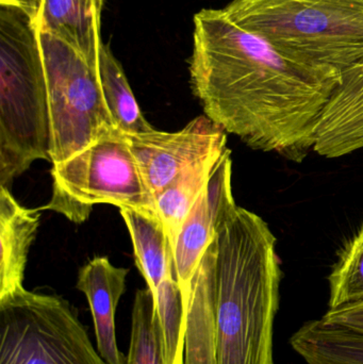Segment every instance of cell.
Returning <instances> with one entry per match:
<instances>
[{"instance_id":"3957f363","label":"cell","mask_w":363,"mask_h":364,"mask_svg":"<svg viewBox=\"0 0 363 364\" xmlns=\"http://www.w3.org/2000/svg\"><path fill=\"white\" fill-rule=\"evenodd\" d=\"M223 9L302 65L341 76L363 60V0H234Z\"/></svg>"},{"instance_id":"9c48e42d","label":"cell","mask_w":363,"mask_h":364,"mask_svg":"<svg viewBox=\"0 0 363 364\" xmlns=\"http://www.w3.org/2000/svg\"><path fill=\"white\" fill-rule=\"evenodd\" d=\"M232 176V151L226 149L208 183L188 213L173 246L175 272L187 314L191 282L198 263L212 243L222 223L237 207Z\"/></svg>"},{"instance_id":"44dd1931","label":"cell","mask_w":363,"mask_h":364,"mask_svg":"<svg viewBox=\"0 0 363 364\" xmlns=\"http://www.w3.org/2000/svg\"><path fill=\"white\" fill-rule=\"evenodd\" d=\"M330 310L363 301V226L349 242L330 278Z\"/></svg>"},{"instance_id":"5bb4252c","label":"cell","mask_w":363,"mask_h":364,"mask_svg":"<svg viewBox=\"0 0 363 364\" xmlns=\"http://www.w3.org/2000/svg\"><path fill=\"white\" fill-rule=\"evenodd\" d=\"M183 364H217L212 269L206 252L190 289Z\"/></svg>"},{"instance_id":"ffe728a7","label":"cell","mask_w":363,"mask_h":364,"mask_svg":"<svg viewBox=\"0 0 363 364\" xmlns=\"http://www.w3.org/2000/svg\"><path fill=\"white\" fill-rule=\"evenodd\" d=\"M126 364H166L155 301L148 288L141 289L134 297Z\"/></svg>"},{"instance_id":"9a60e30c","label":"cell","mask_w":363,"mask_h":364,"mask_svg":"<svg viewBox=\"0 0 363 364\" xmlns=\"http://www.w3.org/2000/svg\"><path fill=\"white\" fill-rule=\"evenodd\" d=\"M134 245L136 264L153 295L175 271L172 244L158 214L119 208Z\"/></svg>"},{"instance_id":"8992f818","label":"cell","mask_w":363,"mask_h":364,"mask_svg":"<svg viewBox=\"0 0 363 364\" xmlns=\"http://www.w3.org/2000/svg\"><path fill=\"white\" fill-rule=\"evenodd\" d=\"M0 364H107L70 301L25 288L0 299Z\"/></svg>"},{"instance_id":"d6986e66","label":"cell","mask_w":363,"mask_h":364,"mask_svg":"<svg viewBox=\"0 0 363 364\" xmlns=\"http://www.w3.org/2000/svg\"><path fill=\"white\" fill-rule=\"evenodd\" d=\"M166 364H183L187 312L183 292L172 272L153 295Z\"/></svg>"},{"instance_id":"7a4b0ae2","label":"cell","mask_w":363,"mask_h":364,"mask_svg":"<svg viewBox=\"0 0 363 364\" xmlns=\"http://www.w3.org/2000/svg\"><path fill=\"white\" fill-rule=\"evenodd\" d=\"M206 252L215 290L217 363L275 364L281 269L270 227L237 205Z\"/></svg>"},{"instance_id":"30bf717a","label":"cell","mask_w":363,"mask_h":364,"mask_svg":"<svg viewBox=\"0 0 363 364\" xmlns=\"http://www.w3.org/2000/svg\"><path fill=\"white\" fill-rule=\"evenodd\" d=\"M363 149V60L341 75L315 134L313 151L338 158Z\"/></svg>"},{"instance_id":"7402d4cb","label":"cell","mask_w":363,"mask_h":364,"mask_svg":"<svg viewBox=\"0 0 363 364\" xmlns=\"http://www.w3.org/2000/svg\"><path fill=\"white\" fill-rule=\"evenodd\" d=\"M322 318L332 324L363 331V301L338 309L328 310Z\"/></svg>"},{"instance_id":"6da1fadb","label":"cell","mask_w":363,"mask_h":364,"mask_svg":"<svg viewBox=\"0 0 363 364\" xmlns=\"http://www.w3.org/2000/svg\"><path fill=\"white\" fill-rule=\"evenodd\" d=\"M190 76L205 115L257 151L302 161L315 146L337 73L291 61L224 9L194 16Z\"/></svg>"},{"instance_id":"277c9868","label":"cell","mask_w":363,"mask_h":364,"mask_svg":"<svg viewBox=\"0 0 363 364\" xmlns=\"http://www.w3.org/2000/svg\"><path fill=\"white\" fill-rule=\"evenodd\" d=\"M48 92L36 23L0 6V186L10 188L36 160H48Z\"/></svg>"},{"instance_id":"e0dca14e","label":"cell","mask_w":363,"mask_h":364,"mask_svg":"<svg viewBox=\"0 0 363 364\" xmlns=\"http://www.w3.org/2000/svg\"><path fill=\"white\" fill-rule=\"evenodd\" d=\"M98 73L104 100L115 127L127 136L155 130L143 117L127 77L113 55L110 45L104 43L100 46Z\"/></svg>"},{"instance_id":"5b68a950","label":"cell","mask_w":363,"mask_h":364,"mask_svg":"<svg viewBox=\"0 0 363 364\" xmlns=\"http://www.w3.org/2000/svg\"><path fill=\"white\" fill-rule=\"evenodd\" d=\"M53 166V194L40 211L57 212L75 224L85 223L99 203L157 214L155 199L119 129Z\"/></svg>"},{"instance_id":"8fae6325","label":"cell","mask_w":363,"mask_h":364,"mask_svg":"<svg viewBox=\"0 0 363 364\" xmlns=\"http://www.w3.org/2000/svg\"><path fill=\"white\" fill-rule=\"evenodd\" d=\"M129 269L117 267L107 257H95L81 267L77 289L87 297L95 328L96 344L107 364H126L117 346L115 311L126 290Z\"/></svg>"},{"instance_id":"4fadbf2b","label":"cell","mask_w":363,"mask_h":364,"mask_svg":"<svg viewBox=\"0 0 363 364\" xmlns=\"http://www.w3.org/2000/svg\"><path fill=\"white\" fill-rule=\"evenodd\" d=\"M104 0H42L36 27L78 51L98 66Z\"/></svg>"},{"instance_id":"ba28073f","label":"cell","mask_w":363,"mask_h":364,"mask_svg":"<svg viewBox=\"0 0 363 364\" xmlns=\"http://www.w3.org/2000/svg\"><path fill=\"white\" fill-rule=\"evenodd\" d=\"M153 199L189 168L226 147V132L200 115L177 132L125 134Z\"/></svg>"},{"instance_id":"7c38bea8","label":"cell","mask_w":363,"mask_h":364,"mask_svg":"<svg viewBox=\"0 0 363 364\" xmlns=\"http://www.w3.org/2000/svg\"><path fill=\"white\" fill-rule=\"evenodd\" d=\"M40 210L21 205L0 186V299L23 289L30 246L40 226Z\"/></svg>"},{"instance_id":"ac0fdd59","label":"cell","mask_w":363,"mask_h":364,"mask_svg":"<svg viewBox=\"0 0 363 364\" xmlns=\"http://www.w3.org/2000/svg\"><path fill=\"white\" fill-rule=\"evenodd\" d=\"M223 153L215 154L185 171L155 197L156 211L163 223L172 247L188 213L208 183Z\"/></svg>"},{"instance_id":"2e32d148","label":"cell","mask_w":363,"mask_h":364,"mask_svg":"<svg viewBox=\"0 0 363 364\" xmlns=\"http://www.w3.org/2000/svg\"><path fill=\"white\" fill-rule=\"evenodd\" d=\"M290 343L307 364H363V331L323 318L303 325Z\"/></svg>"},{"instance_id":"603a6c76","label":"cell","mask_w":363,"mask_h":364,"mask_svg":"<svg viewBox=\"0 0 363 364\" xmlns=\"http://www.w3.org/2000/svg\"><path fill=\"white\" fill-rule=\"evenodd\" d=\"M42 0H0V6L16 9L27 14L34 23H38Z\"/></svg>"},{"instance_id":"52a82bcc","label":"cell","mask_w":363,"mask_h":364,"mask_svg":"<svg viewBox=\"0 0 363 364\" xmlns=\"http://www.w3.org/2000/svg\"><path fill=\"white\" fill-rule=\"evenodd\" d=\"M38 36L48 92L49 161L55 164L117 128L104 100L98 66L60 38L40 30Z\"/></svg>"}]
</instances>
